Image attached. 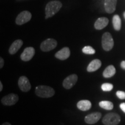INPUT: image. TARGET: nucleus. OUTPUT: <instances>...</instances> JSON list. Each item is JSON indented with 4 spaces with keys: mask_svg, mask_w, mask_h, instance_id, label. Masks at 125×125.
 Returning <instances> with one entry per match:
<instances>
[{
    "mask_svg": "<svg viewBox=\"0 0 125 125\" xmlns=\"http://www.w3.org/2000/svg\"><path fill=\"white\" fill-rule=\"evenodd\" d=\"M62 7V4L59 1H52L48 2L45 8V19L52 17L60 10Z\"/></svg>",
    "mask_w": 125,
    "mask_h": 125,
    "instance_id": "f257e3e1",
    "label": "nucleus"
},
{
    "mask_svg": "<svg viewBox=\"0 0 125 125\" xmlns=\"http://www.w3.org/2000/svg\"><path fill=\"white\" fill-rule=\"evenodd\" d=\"M35 92L37 96L42 98L51 97L55 93L52 87L45 85H40L36 87Z\"/></svg>",
    "mask_w": 125,
    "mask_h": 125,
    "instance_id": "f03ea898",
    "label": "nucleus"
},
{
    "mask_svg": "<svg viewBox=\"0 0 125 125\" xmlns=\"http://www.w3.org/2000/svg\"><path fill=\"white\" fill-rule=\"evenodd\" d=\"M102 122L105 125H117L121 122V117L116 113H109L104 116Z\"/></svg>",
    "mask_w": 125,
    "mask_h": 125,
    "instance_id": "7ed1b4c3",
    "label": "nucleus"
},
{
    "mask_svg": "<svg viewBox=\"0 0 125 125\" xmlns=\"http://www.w3.org/2000/svg\"><path fill=\"white\" fill-rule=\"evenodd\" d=\"M101 43H102V47L104 51H111L114 45V40L111 34L108 32H106L103 34Z\"/></svg>",
    "mask_w": 125,
    "mask_h": 125,
    "instance_id": "20e7f679",
    "label": "nucleus"
},
{
    "mask_svg": "<svg viewBox=\"0 0 125 125\" xmlns=\"http://www.w3.org/2000/svg\"><path fill=\"white\" fill-rule=\"evenodd\" d=\"M57 42L54 39H47L41 44V49L43 52H49L54 49L57 46Z\"/></svg>",
    "mask_w": 125,
    "mask_h": 125,
    "instance_id": "39448f33",
    "label": "nucleus"
},
{
    "mask_svg": "<svg viewBox=\"0 0 125 125\" xmlns=\"http://www.w3.org/2000/svg\"><path fill=\"white\" fill-rule=\"evenodd\" d=\"M19 100V96L14 93H10L4 96L1 99V103L5 105L10 106L15 104Z\"/></svg>",
    "mask_w": 125,
    "mask_h": 125,
    "instance_id": "423d86ee",
    "label": "nucleus"
},
{
    "mask_svg": "<svg viewBox=\"0 0 125 125\" xmlns=\"http://www.w3.org/2000/svg\"><path fill=\"white\" fill-rule=\"evenodd\" d=\"M31 13L29 11H23L19 14L16 19V23L18 25H22L29 21L31 19Z\"/></svg>",
    "mask_w": 125,
    "mask_h": 125,
    "instance_id": "0eeeda50",
    "label": "nucleus"
},
{
    "mask_svg": "<svg viewBox=\"0 0 125 125\" xmlns=\"http://www.w3.org/2000/svg\"><path fill=\"white\" fill-rule=\"evenodd\" d=\"M78 81V76L76 74L70 75L65 78L62 82V86L66 89H70L75 85Z\"/></svg>",
    "mask_w": 125,
    "mask_h": 125,
    "instance_id": "6e6552de",
    "label": "nucleus"
},
{
    "mask_svg": "<svg viewBox=\"0 0 125 125\" xmlns=\"http://www.w3.org/2000/svg\"><path fill=\"white\" fill-rule=\"evenodd\" d=\"M18 85L20 89L24 92H27L31 89V84L29 79L25 76H20L19 79Z\"/></svg>",
    "mask_w": 125,
    "mask_h": 125,
    "instance_id": "1a4fd4ad",
    "label": "nucleus"
},
{
    "mask_svg": "<svg viewBox=\"0 0 125 125\" xmlns=\"http://www.w3.org/2000/svg\"><path fill=\"white\" fill-rule=\"evenodd\" d=\"M35 49L32 47H27L23 51L20 56V58L24 62H29L34 57Z\"/></svg>",
    "mask_w": 125,
    "mask_h": 125,
    "instance_id": "9d476101",
    "label": "nucleus"
},
{
    "mask_svg": "<svg viewBox=\"0 0 125 125\" xmlns=\"http://www.w3.org/2000/svg\"><path fill=\"white\" fill-rule=\"evenodd\" d=\"M101 117V114L100 112H93L85 116V121L87 124L93 125L97 122L100 119Z\"/></svg>",
    "mask_w": 125,
    "mask_h": 125,
    "instance_id": "9b49d317",
    "label": "nucleus"
},
{
    "mask_svg": "<svg viewBox=\"0 0 125 125\" xmlns=\"http://www.w3.org/2000/svg\"><path fill=\"white\" fill-rule=\"evenodd\" d=\"M117 0H105L104 8L106 12L108 13H112L115 11L116 7Z\"/></svg>",
    "mask_w": 125,
    "mask_h": 125,
    "instance_id": "f8f14e48",
    "label": "nucleus"
},
{
    "mask_svg": "<svg viewBox=\"0 0 125 125\" xmlns=\"http://www.w3.org/2000/svg\"><path fill=\"white\" fill-rule=\"evenodd\" d=\"M70 56V50L67 47H64L57 52L55 54V57L61 60H66Z\"/></svg>",
    "mask_w": 125,
    "mask_h": 125,
    "instance_id": "ddd939ff",
    "label": "nucleus"
},
{
    "mask_svg": "<svg viewBox=\"0 0 125 125\" xmlns=\"http://www.w3.org/2000/svg\"><path fill=\"white\" fill-rule=\"evenodd\" d=\"M109 23V20L107 18L103 17L97 19L94 23V28L96 30H100L105 28Z\"/></svg>",
    "mask_w": 125,
    "mask_h": 125,
    "instance_id": "4468645a",
    "label": "nucleus"
},
{
    "mask_svg": "<svg viewBox=\"0 0 125 125\" xmlns=\"http://www.w3.org/2000/svg\"><path fill=\"white\" fill-rule=\"evenodd\" d=\"M23 42L21 40H17L15 41L10 45L9 49V52L10 54H14L18 52L22 46Z\"/></svg>",
    "mask_w": 125,
    "mask_h": 125,
    "instance_id": "2eb2a0df",
    "label": "nucleus"
},
{
    "mask_svg": "<svg viewBox=\"0 0 125 125\" xmlns=\"http://www.w3.org/2000/svg\"><path fill=\"white\" fill-rule=\"evenodd\" d=\"M101 66V62L98 59H95L92 61L87 67V71L89 73L96 71Z\"/></svg>",
    "mask_w": 125,
    "mask_h": 125,
    "instance_id": "dca6fc26",
    "label": "nucleus"
},
{
    "mask_svg": "<svg viewBox=\"0 0 125 125\" xmlns=\"http://www.w3.org/2000/svg\"><path fill=\"white\" fill-rule=\"evenodd\" d=\"M78 108L82 111H88L91 108L92 103L90 101L87 100H83L79 101L77 103Z\"/></svg>",
    "mask_w": 125,
    "mask_h": 125,
    "instance_id": "f3484780",
    "label": "nucleus"
},
{
    "mask_svg": "<svg viewBox=\"0 0 125 125\" xmlns=\"http://www.w3.org/2000/svg\"><path fill=\"white\" fill-rule=\"evenodd\" d=\"M116 73V69L114 65H110L108 66L103 72V76L104 78H111Z\"/></svg>",
    "mask_w": 125,
    "mask_h": 125,
    "instance_id": "a211bd4d",
    "label": "nucleus"
},
{
    "mask_svg": "<svg viewBox=\"0 0 125 125\" xmlns=\"http://www.w3.org/2000/svg\"><path fill=\"white\" fill-rule=\"evenodd\" d=\"M112 24H113L114 29L116 31H119L121 29V19L119 16L115 15L112 18Z\"/></svg>",
    "mask_w": 125,
    "mask_h": 125,
    "instance_id": "6ab92c4d",
    "label": "nucleus"
},
{
    "mask_svg": "<svg viewBox=\"0 0 125 125\" xmlns=\"http://www.w3.org/2000/svg\"><path fill=\"white\" fill-rule=\"evenodd\" d=\"M100 107L106 110H111L114 108L113 103L109 101H102L99 103Z\"/></svg>",
    "mask_w": 125,
    "mask_h": 125,
    "instance_id": "aec40b11",
    "label": "nucleus"
},
{
    "mask_svg": "<svg viewBox=\"0 0 125 125\" xmlns=\"http://www.w3.org/2000/svg\"><path fill=\"white\" fill-rule=\"evenodd\" d=\"M82 52L87 54H93L96 53V51L92 46H86L82 49Z\"/></svg>",
    "mask_w": 125,
    "mask_h": 125,
    "instance_id": "412c9836",
    "label": "nucleus"
},
{
    "mask_svg": "<svg viewBox=\"0 0 125 125\" xmlns=\"http://www.w3.org/2000/svg\"><path fill=\"white\" fill-rule=\"evenodd\" d=\"M114 86L111 83H103L101 85V89L104 92H109L112 90Z\"/></svg>",
    "mask_w": 125,
    "mask_h": 125,
    "instance_id": "4be33fe9",
    "label": "nucleus"
},
{
    "mask_svg": "<svg viewBox=\"0 0 125 125\" xmlns=\"http://www.w3.org/2000/svg\"><path fill=\"white\" fill-rule=\"evenodd\" d=\"M117 97L121 100L125 99V92L123 91H118L116 93Z\"/></svg>",
    "mask_w": 125,
    "mask_h": 125,
    "instance_id": "5701e85b",
    "label": "nucleus"
},
{
    "mask_svg": "<svg viewBox=\"0 0 125 125\" xmlns=\"http://www.w3.org/2000/svg\"><path fill=\"white\" fill-rule=\"evenodd\" d=\"M119 107H120V108H121V109H122V111L125 113V103H121V104H120Z\"/></svg>",
    "mask_w": 125,
    "mask_h": 125,
    "instance_id": "b1692460",
    "label": "nucleus"
},
{
    "mask_svg": "<svg viewBox=\"0 0 125 125\" xmlns=\"http://www.w3.org/2000/svg\"><path fill=\"white\" fill-rule=\"evenodd\" d=\"M4 65V60L2 57L0 58V68H2Z\"/></svg>",
    "mask_w": 125,
    "mask_h": 125,
    "instance_id": "393cba45",
    "label": "nucleus"
},
{
    "mask_svg": "<svg viewBox=\"0 0 125 125\" xmlns=\"http://www.w3.org/2000/svg\"><path fill=\"white\" fill-rule=\"evenodd\" d=\"M121 67L122 69L125 70V61H122L121 63Z\"/></svg>",
    "mask_w": 125,
    "mask_h": 125,
    "instance_id": "a878e982",
    "label": "nucleus"
},
{
    "mask_svg": "<svg viewBox=\"0 0 125 125\" xmlns=\"http://www.w3.org/2000/svg\"><path fill=\"white\" fill-rule=\"evenodd\" d=\"M2 89H3V85H2V82H1H1H0V92L2 91Z\"/></svg>",
    "mask_w": 125,
    "mask_h": 125,
    "instance_id": "bb28decb",
    "label": "nucleus"
},
{
    "mask_svg": "<svg viewBox=\"0 0 125 125\" xmlns=\"http://www.w3.org/2000/svg\"><path fill=\"white\" fill-rule=\"evenodd\" d=\"M1 125H10L9 122H5V123H3V124Z\"/></svg>",
    "mask_w": 125,
    "mask_h": 125,
    "instance_id": "cd10ccee",
    "label": "nucleus"
},
{
    "mask_svg": "<svg viewBox=\"0 0 125 125\" xmlns=\"http://www.w3.org/2000/svg\"><path fill=\"white\" fill-rule=\"evenodd\" d=\"M123 16H124V18L125 19V12H124V13H123Z\"/></svg>",
    "mask_w": 125,
    "mask_h": 125,
    "instance_id": "c85d7f7f",
    "label": "nucleus"
}]
</instances>
